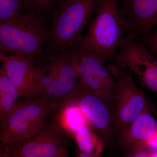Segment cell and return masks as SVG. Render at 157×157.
I'll list each match as a JSON object with an SVG mask.
<instances>
[{
  "mask_svg": "<svg viewBox=\"0 0 157 157\" xmlns=\"http://www.w3.org/2000/svg\"><path fill=\"white\" fill-rule=\"evenodd\" d=\"M69 137L51 121L30 139L18 143H1L0 157H54L68 151Z\"/></svg>",
  "mask_w": 157,
  "mask_h": 157,
  "instance_id": "obj_7",
  "label": "cell"
},
{
  "mask_svg": "<svg viewBox=\"0 0 157 157\" xmlns=\"http://www.w3.org/2000/svg\"><path fill=\"white\" fill-rule=\"evenodd\" d=\"M80 85V92L73 101L77 103L93 128L101 135L106 136L111 123L109 110L104 101Z\"/></svg>",
  "mask_w": 157,
  "mask_h": 157,
  "instance_id": "obj_13",
  "label": "cell"
},
{
  "mask_svg": "<svg viewBox=\"0 0 157 157\" xmlns=\"http://www.w3.org/2000/svg\"><path fill=\"white\" fill-rule=\"evenodd\" d=\"M120 144L132 152L154 150L157 144V121L147 110L121 132Z\"/></svg>",
  "mask_w": 157,
  "mask_h": 157,
  "instance_id": "obj_12",
  "label": "cell"
},
{
  "mask_svg": "<svg viewBox=\"0 0 157 157\" xmlns=\"http://www.w3.org/2000/svg\"><path fill=\"white\" fill-rule=\"evenodd\" d=\"M99 0H62L51 16L50 36L44 49L48 58L66 52L81 41L97 11Z\"/></svg>",
  "mask_w": 157,
  "mask_h": 157,
  "instance_id": "obj_2",
  "label": "cell"
},
{
  "mask_svg": "<svg viewBox=\"0 0 157 157\" xmlns=\"http://www.w3.org/2000/svg\"><path fill=\"white\" fill-rule=\"evenodd\" d=\"M53 115L52 120L70 137H73L77 129L82 126L93 128L86 116L75 101L60 106Z\"/></svg>",
  "mask_w": 157,
  "mask_h": 157,
  "instance_id": "obj_14",
  "label": "cell"
},
{
  "mask_svg": "<svg viewBox=\"0 0 157 157\" xmlns=\"http://www.w3.org/2000/svg\"><path fill=\"white\" fill-rule=\"evenodd\" d=\"M107 68L115 81L116 120L122 131L142 113L148 110L145 96L126 68L111 63Z\"/></svg>",
  "mask_w": 157,
  "mask_h": 157,
  "instance_id": "obj_6",
  "label": "cell"
},
{
  "mask_svg": "<svg viewBox=\"0 0 157 157\" xmlns=\"http://www.w3.org/2000/svg\"><path fill=\"white\" fill-rule=\"evenodd\" d=\"M52 57L56 61V76L44 90L40 99L56 104L60 107L76 98L80 92L81 85L76 64L69 52L50 58Z\"/></svg>",
  "mask_w": 157,
  "mask_h": 157,
  "instance_id": "obj_10",
  "label": "cell"
},
{
  "mask_svg": "<svg viewBox=\"0 0 157 157\" xmlns=\"http://www.w3.org/2000/svg\"><path fill=\"white\" fill-rule=\"evenodd\" d=\"M19 97L17 89L2 67L0 69V125L13 112Z\"/></svg>",
  "mask_w": 157,
  "mask_h": 157,
  "instance_id": "obj_15",
  "label": "cell"
},
{
  "mask_svg": "<svg viewBox=\"0 0 157 157\" xmlns=\"http://www.w3.org/2000/svg\"><path fill=\"white\" fill-rule=\"evenodd\" d=\"M96 15L80 42L101 56L105 61H114L127 36L125 20L119 0H99Z\"/></svg>",
  "mask_w": 157,
  "mask_h": 157,
  "instance_id": "obj_3",
  "label": "cell"
},
{
  "mask_svg": "<svg viewBox=\"0 0 157 157\" xmlns=\"http://www.w3.org/2000/svg\"><path fill=\"white\" fill-rule=\"evenodd\" d=\"M140 40L144 43L150 53L157 58V29Z\"/></svg>",
  "mask_w": 157,
  "mask_h": 157,
  "instance_id": "obj_19",
  "label": "cell"
},
{
  "mask_svg": "<svg viewBox=\"0 0 157 157\" xmlns=\"http://www.w3.org/2000/svg\"><path fill=\"white\" fill-rule=\"evenodd\" d=\"M50 31L47 21L30 11L0 22V55L23 57L34 66H42L49 59L42 46Z\"/></svg>",
  "mask_w": 157,
  "mask_h": 157,
  "instance_id": "obj_1",
  "label": "cell"
},
{
  "mask_svg": "<svg viewBox=\"0 0 157 157\" xmlns=\"http://www.w3.org/2000/svg\"><path fill=\"white\" fill-rule=\"evenodd\" d=\"M68 154H69V151L64 152L61 154L58 155L54 157H67Z\"/></svg>",
  "mask_w": 157,
  "mask_h": 157,
  "instance_id": "obj_21",
  "label": "cell"
},
{
  "mask_svg": "<svg viewBox=\"0 0 157 157\" xmlns=\"http://www.w3.org/2000/svg\"><path fill=\"white\" fill-rule=\"evenodd\" d=\"M113 63L133 72L141 84L157 96V58L150 53L142 41L127 35Z\"/></svg>",
  "mask_w": 157,
  "mask_h": 157,
  "instance_id": "obj_8",
  "label": "cell"
},
{
  "mask_svg": "<svg viewBox=\"0 0 157 157\" xmlns=\"http://www.w3.org/2000/svg\"><path fill=\"white\" fill-rule=\"evenodd\" d=\"M0 61L21 97L34 101L41 98L42 82L45 75L41 67L34 66L23 57L18 56L0 55Z\"/></svg>",
  "mask_w": 157,
  "mask_h": 157,
  "instance_id": "obj_9",
  "label": "cell"
},
{
  "mask_svg": "<svg viewBox=\"0 0 157 157\" xmlns=\"http://www.w3.org/2000/svg\"><path fill=\"white\" fill-rule=\"evenodd\" d=\"M68 51L75 62L82 85L104 101L115 98V80L101 56L80 42Z\"/></svg>",
  "mask_w": 157,
  "mask_h": 157,
  "instance_id": "obj_5",
  "label": "cell"
},
{
  "mask_svg": "<svg viewBox=\"0 0 157 157\" xmlns=\"http://www.w3.org/2000/svg\"><path fill=\"white\" fill-rule=\"evenodd\" d=\"M92 128L87 125L82 126L77 129L73 137L79 151L92 155H99L104 149V144Z\"/></svg>",
  "mask_w": 157,
  "mask_h": 157,
  "instance_id": "obj_16",
  "label": "cell"
},
{
  "mask_svg": "<svg viewBox=\"0 0 157 157\" xmlns=\"http://www.w3.org/2000/svg\"><path fill=\"white\" fill-rule=\"evenodd\" d=\"M59 107L41 99L18 101L7 120L0 125L1 143H18L34 137L43 130L47 119Z\"/></svg>",
  "mask_w": 157,
  "mask_h": 157,
  "instance_id": "obj_4",
  "label": "cell"
},
{
  "mask_svg": "<svg viewBox=\"0 0 157 157\" xmlns=\"http://www.w3.org/2000/svg\"><path fill=\"white\" fill-rule=\"evenodd\" d=\"M127 35L142 40L157 25V0H119Z\"/></svg>",
  "mask_w": 157,
  "mask_h": 157,
  "instance_id": "obj_11",
  "label": "cell"
},
{
  "mask_svg": "<svg viewBox=\"0 0 157 157\" xmlns=\"http://www.w3.org/2000/svg\"><path fill=\"white\" fill-rule=\"evenodd\" d=\"M149 157H157V151Z\"/></svg>",
  "mask_w": 157,
  "mask_h": 157,
  "instance_id": "obj_22",
  "label": "cell"
},
{
  "mask_svg": "<svg viewBox=\"0 0 157 157\" xmlns=\"http://www.w3.org/2000/svg\"><path fill=\"white\" fill-rule=\"evenodd\" d=\"M28 10L27 0H0V22L14 19Z\"/></svg>",
  "mask_w": 157,
  "mask_h": 157,
  "instance_id": "obj_17",
  "label": "cell"
},
{
  "mask_svg": "<svg viewBox=\"0 0 157 157\" xmlns=\"http://www.w3.org/2000/svg\"><path fill=\"white\" fill-rule=\"evenodd\" d=\"M143 152H132V154L130 155L128 157H142Z\"/></svg>",
  "mask_w": 157,
  "mask_h": 157,
  "instance_id": "obj_20",
  "label": "cell"
},
{
  "mask_svg": "<svg viewBox=\"0 0 157 157\" xmlns=\"http://www.w3.org/2000/svg\"><path fill=\"white\" fill-rule=\"evenodd\" d=\"M62 0H27L28 11L35 13L39 17L46 20L51 16Z\"/></svg>",
  "mask_w": 157,
  "mask_h": 157,
  "instance_id": "obj_18",
  "label": "cell"
}]
</instances>
